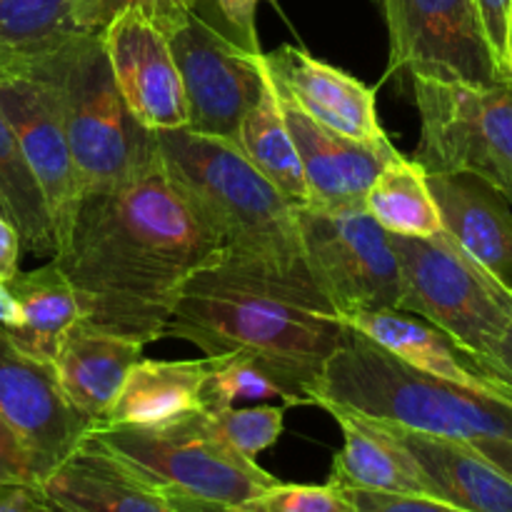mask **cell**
Returning <instances> with one entry per match:
<instances>
[{
	"mask_svg": "<svg viewBox=\"0 0 512 512\" xmlns=\"http://www.w3.org/2000/svg\"><path fill=\"white\" fill-rule=\"evenodd\" d=\"M390 38V70L410 78L510 83L485 38L475 0H378Z\"/></svg>",
	"mask_w": 512,
	"mask_h": 512,
	"instance_id": "obj_10",
	"label": "cell"
},
{
	"mask_svg": "<svg viewBox=\"0 0 512 512\" xmlns=\"http://www.w3.org/2000/svg\"><path fill=\"white\" fill-rule=\"evenodd\" d=\"M223 255L158 153L120 183L80 193L53 260L78 293L80 323L148 345L165 338L183 285Z\"/></svg>",
	"mask_w": 512,
	"mask_h": 512,
	"instance_id": "obj_1",
	"label": "cell"
},
{
	"mask_svg": "<svg viewBox=\"0 0 512 512\" xmlns=\"http://www.w3.org/2000/svg\"><path fill=\"white\" fill-rule=\"evenodd\" d=\"M343 430V450L333 458L328 483L343 490L430 495L428 478L398 430L345 408H325Z\"/></svg>",
	"mask_w": 512,
	"mask_h": 512,
	"instance_id": "obj_19",
	"label": "cell"
},
{
	"mask_svg": "<svg viewBox=\"0 0 512 512\" xmlns=\"http://www.w3.org/2000/svg\"><path fill=\"white\" fill-rule=\"evenodd\" d=\"M310 275L338 315L398 308L400 263L393 238L365 205H295Z\"/></svg>",
	"mask_w": 512,
	"mask_h": 512,
	"instance_id": "obj_9",
	"label": "cell"
},
{
	"mask_svg": "<svg viewBox=\"0 0 512 512\" xmlns=\"http://www.w3.org/2000/svg\"><path fill=\"white\" fill-rule=\"evenodd\" d=\"M213 430L245 458L255 460L283 435L285 405H250L208 413Z\"/></svg>",
	"mask_w": 512,
	"mask_h": 512,
	"instance_id": "obj_31",
	"label": "cell"
},
{
	"mask_svg": "<svg viewBox=\"0 0 512 512\" xmlns=\"http://www.w3.org/2000/svg\"><path fill=\"white\" fill-rule=\"evenodd\" d=\"M345 495L355 512H468L430 495L375 493V490H345Z\"/></svg>",
	"mask_w": 512,
	"mask_h": 512,
	"instance_id": "obj_34",
	"label": "cell"
},
{
	"mask_svg": "<svg viewBox=\"0 0 512 512\" xmlns=\"http://www.w3.org/2000/svg\"><path fill=\"white\" fill-rule=\"evenodd\" d=\"M213 368L203 360H143L130 368L113 408L100 425H158L198 413L200 385Z\"/></svg>",
	"mask_w": 512,
	"mask_h": 512,
	"instance_id": "obj_23",
	"label": "cell"
},
{
	"mask_svg": "<svg viewBox=\"0 0 512 512\" xmlns=\"http://www.w3.org/2000/svg\"><path fill=\"white\" fill-rule=\"evenodd\" d=\"M100 33L115 83L135 120L148 130L188 128V103L170 35L143 8L120 10Z\"/></svg>",
	"mask_w": 512,
	"mask_h": 512,
	"instance_id": "obj_14",
	"label": "cell"
},
{
	"mask_svg": "<svg viewBox=\"0 0 512 512\" xmlns=\"http://www.w3.org/2000/svg\"><path fill=\"white\" fill-rule=\"evenodd\" d=\"M313 400L320 408L353 410L410 433L465 443L512 440V400L423 373L348 325Z\"/></svg>",
	"mask_w": 512,
	"mask_h": 512,
	"instance_id": "obj_4",
	"label": "cell"
},
{
	"mask_svg": "<svg viewBox=\"0 0 512 512\" xmlns=\"http://www.w3.org/2000/svg\"><path fill=\"white\" fill-rule=\"evenodd\" d=\"M8 288L20 308V325L3 330L25 353L53 363L65 335L83 320L78 293L55 260L30 273H18L8 280Z\"/></svg>",
	"mask_w": 512,
	"mask_h": 512,
	"instance_id": "obj_24",
	"label": "cell"
},
{
	"mask_svg": "<svg viewBox=\"0 0 512 512\" xmlns=\"http://www.w3.org/2000/svg\"><path fill=\"white\" fill-rule=\"evenodd\" d=\"M338 310L310 275H288L220 258L180 290L165 335L205 355H248L270 370L295 405L313 390L343 340Z\"/></svg>",
	"mask_w": 512,
	"mask_h": 512,
	"instance_id": "obj_2",
	"label": "cell"
},
{
	"mask_svg": "<svg viewBox=\"0 0 512 512\" xmlns=\"http://www.w3.org/2000/svg\"><path fill=\"white\" fill-rule=\"evenodd\" d=\"M0 485H25L43 490L33 458L15 430L0 415Z\"/></svg>",
	"mask_w": 512,
	"mask_h": 512,
	"instance_id": "obj_35",
	"label": "cell"
},
{
	"mask_svg": "<svg viewBox=\"0 0 512 512\" xmlns=\"http://www.w3.org/2000/svg\"><path fill=\"white\" fill-rule=\"evenodd\" d=\"M175 512H355L343 488L333 483L325 485H288L278 483L275 488L255 495L238 505L205 503L178 493H160Z\"/></svg>",
	"mask_w": 512,
	"mask_h": 512,
	"instance_id": "obj_30",
	"label": "cell"
},
{
	"mask_svg": "<svg viewBox=\"0 0 512 512\" xmlns=\"http://www.w3.org/2000/svg\"><path fill=\"white\" fill-rule=\"evenodd\" d=\"M0 512H55L43 490L25 485H0Z\"/></svg>",
	"mask_w": 512,
	"mask_h": 512,
	"instance_id": "obj_37",
	"label": "cell"
},
{
	"mask_svg": "<svg viewBox=\"0 0 512 512\" xmlns=\"http://www.w3.org/2000/svg\"><path fill=\"white\" fill-rule=\"evenodd\" d=\"M278 90V88H275ZM280 108L288 123L293 143L303 163L305 183L315 205H363L373 180L398 160L400 150L393 140L360 143L315 123L293 100L278 90Z\"/></svg>",
	"mask_w": 512,
	"mask_h": 512,
	"instance_id": "obj_16",
	"label": "cell"
},
{
	"mask_svg": "<svg viewBox=\"0 0 512 512\" xmlns=\"http://www.w3.org/2000/svg\"><path fill=\"white\" fill-rule=\"evenodd\" d=\"M265 70H268V65H265ZM238 148L260 170V175H265L290 203H308L310 193L308 183H305L303 163H300L298 148H295L288 123H285L278 90H275L270 73L263 95L240 123Z\"/></svg>",
	"mask_w": 512,
	"mask_h": 512,
	"instance_id": "obj_26",
	"label": "cell"
},
{
	"mask_svg": "<svg viewBox=\"0 0 512 512\" xmlns=\"http://www.w3.org/2000/svg\"><path fill=\"white\" fill-rule=\"evenodd\" d=\"M475 8L480 13L485 38L498 58L500 68L508 75V40L512 28V0H475ZM510 78V75H508Z\"/></svg>",
	"mask_w": 512,
	"mask_h": 512,
	"instance_id": "obj_36",
	"label": "cell"
},
{
	"mask_svg": "<svg viewBox=\"0 0 512 512\" xmlns=\"http://www.w3.org/2000/svg\"><path fill=\"white\" fill-rule=\"evenodd\" d=\"M138 340L78 323L60 343L53 365L65 398L98 428L113 408L130 368L143 358Z\"/></svg>",
	"mask_w": 512,
	"mask_h": 512,
	"instance_id": "obj_21",
	"label": "cell"
},
{
	"mask_svg": "<svg viewBox=\"0 0 512 512\" xmlns=\"http://www.w3.org/2000/svg\"><path fill=\"white\" fill-rule=\"evenodd\" d=\"M258 5L260 0H198L195 13L250 53H263L255 30Z\"/></svg>",
	"mask_w": 512,
	"mask_h": 512,
	"instance_id": "obj_32",
	"label": "cell"
},
{
	"mask_svg": "<svg viewBox=\"0 0 512 512\" xmlns=\"http://www.w3.org/2000/svg\"><path fill=\"white\" fill-rule=\"evenodd\" d=\"M508 75L512 83V28H510V40H508Z\"/></svg>",
	"mask_w": 512,
	"mask_h": 512,
	"instance_id": "obj_42",
	"label": "cell"
},
{
	"mask_svg": "<svg viewBox=\"0 0 512 512\" xmlns=\"http://www.w3.org/2000/svg\"><path fill=\"white\" fill-rule=\"evenodd\" d=\"M43 60L60 90L80 193L120 183L158 155L155 130L135 120L115 83L100 30L75 35Z\"/></svg>",
	"mask_w": 512,
	"mask_h": 512,
	"instance_id": "obj_5",
	"label": "cell"
},
{
	"mask_svg": "<svg viewBox=\"0 0 512 512\" xmlns=\"http://www.w3.org/2000/svg\"><path fill=\"white\" fill-rule=\"evenodd\" d=\"M400 263L398 310L428 320L478 358H488L512 318V288L470 258L448 233L390 235Z\"/></svg>",
	"mask_w": 512,
	"mask_h": 512,
	"instance_id": "obj_7",
	"label": "cell"
},
{
	"mask_svg": "<svg viewBox=\"0 0 512 512\" xmlns=\"http://www.w3.org/2000/svg\"><path fill=\"white\" fill-rule=\"evenodd\" d=\"M88 438L158 493L238 505L280 483L230 448L205 410L158 425H98Z\"/></svg>",
	"mask_w": 512,
	"mask_h": 512,
	"instance_id": "obj_6",
	"label": "cell"
},
{
	"mask_svg": "<svg viewBox=\"0 0 512 512\" xmlns=\"http://www.w3.org/2000/svg\"><path fill=\"white\" fill-rule=\"evenodd\" d=\"M0 208L18 228L25 248L45 255L55 253L53 228H50L43 193L3 113H0Z\"/></svg>",
	"mask_w": 512,
	"mask_h": 512,
	"instance_id": "obj_28",
	"label": "cell"
},
{
	"mask_svg": "<svg viewBox=\"0 0 512 512\" xmlns=\"http://www.w3.org/2000/svg\"><path fill=\"white\" fill-rule=\"evenodd\" d=\"M0 415L33 458L40 485L93 433L60 388L53 363L33 358L0 328Z\"/></svg>",
	"mask_w": 512,
	"mask_h": 512,
	"instance_id": "obj_13",
	"label": "cell"
},
{
	"mask_svg": "<svg viewBox=\"0 0 512 512\" xmlns=\"http://www.w3.org/2000/svg\"><path fill=\"white\" fill-rule=\"evenodd\" d=\"M90 25V0H0V63L38 60Z\"/></svg>",
	"mask_w": 512,
	"mask_h": 512,
	"instance_id": "obj_25",
	"label": "cell"
},
{
	"mask_svg": "<svg viewBox=\"0 0 512 512\" xmlns=\"http://www.w3.org/2000/svg\"><path fill=\"white\" fill-rule=\"evenodd\" d=\"M20 325V308L15 303L13 293L8 288V280L0 278V328H18Z\"/></svg>",
	"mask_w": 512,
	"mask_h": 512,
	"instance_id": "obj_41",
	"label": "cell"
},
{
	"mask_svg": "<svg viewBox=\"0 0 512 512\" xmlns=\"http://www.w3.org/2000/svg\"><path fill=\"white\" fill-rule=\"evenodd\" d=\"M338 318L343 325L358 330L395 358L423 373L512 400V385L508 380L498 378L493 370L480 363L478 355L460 348L450 335L430 325L428 320H420L418 315L398 308H380L350 310Z\"/></svg>",
	"mask_w": 512,
	"mask_h": 512,
	"instance_id": "obj_17",
	"label": "cell"
},
{
	"mask_svg": "<svg viewBox=\"0 0 512 512\" xmlns=\"http://www.w3.org/2000/svg\"><path fill=\"white\" fill-rule=\"evenodd\" d=\"M43 495L58 512H175L90 438L43 480Z\"/></svg>",
	"mask_w": 512,
	"mask_h": 512,
	"instance_id": "obj_20",
	"label": "cell"
},
{
	"mask_svg": "<svg viewBox=\"0 0 512 512\" xmlns=\"http://www.w3.org/2000/svg\"><path fill=\"white\" fill-rule=\"evenodd\" d=\"M155 140L170 178L223 240L225 260L310 275L295 205L260 175L238 143L190 128L155 130Z\"/></svg>",
	"mask_w": 512,
	"mask_h": 512,
	"instance_id": "obj_3",
	"label": "cell"
},
{
	"mask_svg": "<svg viewBox=\"0 0 512 512\" xmlns=\"http://www.w3.org/2000/svg\"><path fill=\"white\" fill-rule=\"evenodd\" d=\"M395 430L423 468L433 498L468 512H512V480L473 445L403 428Z\"/></svg>",
	"mask_w": 512,
	"mask_h": 512,
	"instance_id": "obj_22",
	"label": "cell"
},
{
	"mask_svg": "<svg viewBox=\"0 0 512 512\" xmlns=\"http://www.w3.org/2000/svg\"><path fill=\"white\" fill-rule=\"evenodd\" d=\"M170 48L183 80L188 128L238 143L240 123L268 83L263 53L245 50L198 13L170 35Z\"/></svg>",
	"mask_w": 512,
	"mask_h": 512,
	"instance_id": "obj_12",
	"label": "cell"
},
{
	"mask_svg": "<svg viewBox=\"0 0 512 512\" xmlns=\"http://www.w3.org/2000/svg\"><path fill=\"white\" fill-rule=\"evenodd\" d=\"M503 195H505V198H508V203L512 205V188L510 190H503Z\"/></svg>",
	"mask_w": 512,
	"mask_h": 512,
	"instance_id": "obj_43",
	"label": "cell"
},
{
	"mask_svg": "<svg viewBox=\"0 0 512 512\" xmlns=\"http://www.w3.org/2000/svg\"><path fill=\"white\" fill-rule=\"evenodd\" d=\"M470 445H473L478 453H483L490 463L498 465V468L512 480V440L480 438V440H473Z\"/></svg>",
	"mask_w": 512,
	"mask_h": 512,
	"instance_id": "obj_40",
	"label": "cell"
},
{
	"mask_svg": "<svg viewBox=\"0 0 512 512\" xmlns=\"http://www.w3.org/2000/svg\"><path fill=\"white\" fill-rule=\"evenodd\" d=\"M363 205L390 235L433 238L445 230L438 203L430 193L428 173L405 155L383 168L365 193Z\"/></svg>",
	"mask_w": 512,
	"mask_h": 512,
	"instance_id": "obj_27",
	"label": "cell"
},
{
	"mask_svg": "<svg viewBox=\"0 0 512 512\" xmlns=\"http://www.w3.org/2000/svg\"><path fill=\"white\" fill-rule=\"evenodd\" d=\"M0 210H3V208H0Z\"/></svg>",
	"mask_w": 512,
	"mask_h": 512,
	"instance_id": "obj_44",
	"label": "cell"
},
{
	"mask_svg": "<svg viewBox=\"0 0 512 512\" xmlns=\"http://www.w3.org/2000/svg\"><path fill=\"white\" fill-rule=\"evenodd\" d=\"M20 245H23V240H20L18 228L0 210V278L3 280L15 278L20 273Z\"/></svg>",
	"mask_w": 512,
	"mask_h": 512,
	"instance_id": "obj_38",
	"label": "cell"
},
{
	"mask_svg": "<svg viewBox=\"0 0 512 512\" xmlns=\"http://www.w3.org/2000/svg\"><path fill=\"white\" fill-rule=\"evenodd\" d=\"M195 3L198 0H90V25L103 30L120 10L143 8L165 33L173 35L195 13Z\"/></svg>",
	"mask_w": 512,
	"mask_h": 512,
	"instance_id": "obj_33",
	"label": "cell"
},
{
	"mask_svg": "<svg viewBox=\"0 0 512 512\" xmlns=\"http://www.w3.org/2000/svg\"><path fill=\"white\" fill-rule=\"evenodd\" d=\"M213 368L200 385V408L205 413L240 408L243 403H268L280 400L285 408H293L295 400L265 365L248 355H210Z\"/></svg>",
	"mask_w": 512,
	"mask_h": 512,
	"instance_id": "obj_29",
	"label": "cell"
},
{
	"mask_svg": "<svg viewBox=\"0 0 512 512\" xmlns=\"http://www.w3.org/2000/svg\"><path fill=\"white\" fill-rule=\"evenodd\" d=\"M0 113L43 193L58 248L80 198V183L65 138L58 83L43 58L0 63Z\"/></svg>",
	"mask_w": 512,
	"mask_h": 512,
	"instance_id": "obj_11",
	"label": "cell"
},
{
	"mask_svg": "<svg viewBox=\"0 0 512 512\" xmlns=\"http://www.w3.org/2000/svg\"><path fill=\"white\" fill-rule=\"evenodd\" d=\"M420 113L413 160L428 175H478L512 188V83L410 78Z\"/></svg>",
	"mask_w": 512,
	"mask_h": 512,
	"instance_id": "obj_8",
	"label": "cell"
},
{
	"mask_svg": "<svg viewBox=\"0 0 512 512\" xmlns=\"http://www.w3.org/2000/svg\"><path fill=\"white\" fill-rule=\"evenodd\" d=\"M480 363H483L485 368L493 370L498 378L508 380L512 385V318L508 328H505V333L500 335V340L495 343V348L490 350L488 358H480Z\"/></svg>",
	"mask_w": 512,
	"mask_h": 512,
	"instance_id": "obj_39",
	"label": "cell"
},
{
	"mask_svg": "<svg viewBox=\"0 0 512 512\" xmlns=\"http://www.w3.org/2000/svg\"><path fill=\"white\" fill-rule=\"evenodd\" d=\"M443 228L465 253L512 288V205L478 175H428Z\"/></svg>",
	"mask_w": 512,
	"mask_h": 512,
	"instance_id": "obj_18",
	"label": "cell"
},
{
	"mask_svg": "<svg viewBox=\"0 0 512 512\" xmlns=\"http://www.w3.org/2000/svg\"><path fill=\"white\" fill-rule=\"evenodd\" d=\"M263 60L275 88L315 123L360 143L390 140L380 125L375 90L355 75L295 45H280L273 53H263Z\"/></svg>",
	"mask_w": 512,
	"mask_h": 512,
	"instance_id": "obj_15",
	"label": "cell"
}]
</instances>
